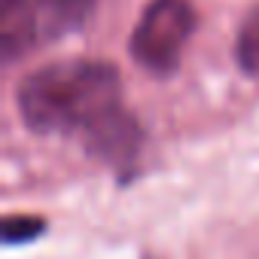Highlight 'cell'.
<instances>
[{"mask_svg":"<svg viewBox=\"0 0 259 259\" xmlns=\"http://www.w3.org/2000/svg\"><path fill=\"white\" fill-rule=\"evenodd\" d=\"M16 104L34 135H79L82 141L125 110L116 67L98 58H67L31 70L19 82Z\"/></svg>","mask_w":259,"mask_h":259,"instance_id":"6da1fadb","label":"cell"},{"mask_svg":"<svg viewBox=\"0 0 259 259\" xmlns=\"http://www.w3.org/2000/svg\"><path fill=\"white\" fill-rule=\"evenodd\" d=\"M195 31V10L189 0H150L132 31V58L156 76L177 70L180 55Z\"/></svg>","mask_w":259,"mask_h":259,"instance_id":"7a4b0ae2","label":"cell"},{"mask_svg":"<svg viewBox=\"0 0 259 259\" xmlns=\"http://www.w3.org/2000/svg\"><path fill=\"white\" fill-rule=\"evenodd\" d=\"M43 43L40 19L31 0H0V55L7 64Z\"/></svg>","mask_w":259,"mask_h":259,"instance_id":"3957f363","label":"cell"},{"mask_svg":"<svg viewBox=\"0 0 259 259\" xmlns=\"http://www.w3.org/2000/svg\"><path fill=\"white\" fill-rule=\"evenodd\" d=\"M235 58H238V67L247 73V76H256L259 79V4L244 16L241 28H238V37H235Z\"/></svg>","mask_w":259,"mask_h":259,"instance_id":"277c9868","label":"cell"},{"mask_svg":"<svg viewBox=\"0 0 259 259\" xmlns=\"http://www.w3.org/2000/svg\"><path fill=\"white\" fill-rule=\"evenodd\" d=\"M46 229V223L40 217H7L4 220V244L16 247V244H28L34 238H40Z\"/></svg>","mask_w":259,"mask_h":259,"instance_id":"5b68a950","label":"cell"}]
</instances>
